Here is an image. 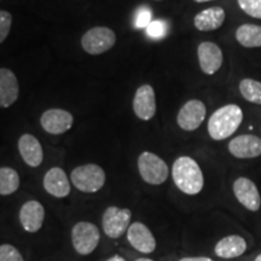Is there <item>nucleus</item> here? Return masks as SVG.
Returning <instances> with one entry per match:
<instances>
[{"label":"nucleus","instance_id":"nucleus-28","mask_svg":"<svg viewBox=\"0 0 261 261\" xmlns=\"http://www.w3.org/2000/svg\"><path fill=\"white\" fill-rule=\"evenodd\" d=\"M150 23H151V10H149L148 8H142L136 16V19H135L136 27L137 28L148 27Z\"/></svg>","mask_w":261,"mask_h":261},{"label":"nucleus","instance_id":"nucleus-9","mask_svg":"<svg viewBox=\"0 0 261 261\" xmlns=\"http://www.w3.org/2000/svg\"><path fill=\"white\" fill-rule=\"evenodd\" d=\"M233 195L237 201L250 212H257L261 207V196L255 182L249 178L240 177L233 182Z\"/></svg>","mask_w":261,"mask_h":261},{"label":"nucleus","instance_id":"nucleus-29","mask_svg":"<svg viewBox=\"0 0 261 261\" xmlns=\"http://www.w3.org/2000/svg\"><path fill=\"white\" fill-rule=\"evenodd\" d=\"M179 261H214L212 260L211 257L205 256H189V257H182Z\"/></svg>","mask_w":261,"mask_h":261},{"label":"nucleus","instance_id":"nucleus-10","mask_svg":"<svg viewBox=\"0 0 261 261\" xmlns=\"http://www.w3.org/2000/svg\"><path fill=\"white\" fill-rule=\"evenodd\" d=\"M197 57L201 70L207 75H214L224 62L223 51L213 41L201 42L197 47Z\"/></svg>","mask_w":261,"mask_h":261},{"label":"nucleus","instance_id":"nucleus-6","mask_svg":"<svg viewBox=\"0 0 261 261\" xmlns=\"http://www.w3.org/2000/svg\"><path fill=\"white\" fill-rule=\"evenodd\" d=\"M116 42V34L108 27H93L81 38V46L89 55H102L109 51Z\"/></svg>","mask_w":261,"mask_h":261},{"label":"nucleus","instance_id":"nucleus-23","mask_svg":"<svg viewBox=\"0 0 261 261\" xmlns=\"http://www.w3.org/2000/svg\"><path fill=\"white\" fill-rule=\"evenodd\" d=\"M238 90L247 102L261 106V81L246 77L240 81Z\"/></svg>","mask_w":261,"mask_h":261},{"label":"nucleus","instance_id":"nucleus-22","mask_svg":"<svg viewBox=\"0 0 261 261\" xmlns=\"http://www.w3.org/2000/svg\"><path fill=\"white\" fill-rule=\"evenodd\" d=\"M19 188V175L14 168H0V194L8 196L14 194Z\"/></svg>","mask_w":261,"mask_h":261},{"label":"nucleus","instance_id":"nucleus-26","mask_svg":"<svg viewBox=\"0 0 261 261\" xmlns=\"http://www.w3.org/2000/svg\"><path fill=\"white\" fill-rule=\"evenodd\" d=\"M12 25V15L9 11L2 10L0 11V42H4L8 38Z\"/></svg>","mask_w":261,"mask_h":261},{"label":"nucleus","instance_id":"nucleus-3","mask_svg":"<svg viewBox=\"0 0 261 261\" xmlns=\"http://www.w3.org/2000/svg\"><path fill=\"white\" fill-rule=\"evenodd\" d=\"M71 182L79 191L93 194L106 184V172L96 163H87L74 168L70 174Z\"/></svg>","mask_w":261,"mask_h":261},{"label":"nucleus","instance_id":"nucleus-4","mask_svg":"<svg viewBox=\"0 0 261 261\" xmlns=\"http://www.w3.org/2000/svg\"><path fill=\"white\" fill-rule=\"evenodd\" d=\"M138 171L143 180L150 185H161L167 180V163L154 152L144 151L138 158Z\"/></svg>","mask_w":261,"mask_h":261},{"label":"nucleus","instance_id":"nucleus-8","mask_svg":"<svg viewBox=\"0 0 261 261\" xmlns=\"http://www.w3.org/2000/svg\"><path fill=\"white\" fill-rule=\"evenodd\" d=\"M207 109L204 103L200 99H191L180 108L177 115V123L181 129L191 130L197 129L204 121Z\"/></svg>","mask_w":261,"mask_h":261},{"label":"nucleus","instance_id":"nucleus-24","mask_svg":"<svg viewBox=\"0 0 261 261\" xmlns=\"http://www.w3.org/2000/svg\"><path fill=\"white\" fill-rule=\"evenodd\" d=\"M237 3L248 16L261 19V0H237Z\"/></svg>","mask_w":261,"mask_h":261},{"label":"nucleus","instance_id":"nucleus-27","mask_svg":"<svg viewBox=\"0 0 261 261\" xmlns=\"http://www.w3.org/2000/svg\"><path fill=\"white\" fill-rule=\"evenodd\" d=\"M146 33L150 38L160 39L163 38L167 33V25L162 21H152L148 27H146Z\"/></svg>","mask_w":261,"mask_h":261},{"label":"nucleus","instance_id":"nucleus-5","mask_svg":"<svg viewBox=\"0 0 261 261\" xmlns=\"http://www.w3.org/2000/svg\"><path fill=\"white\" fill-rule=\"evenodd\" d=\"M100 240L99 228L89 221L75 224L71 230V243L80 255H89L98 247Z\"/></svg>","mask_w":261,"mask_h":261},{"label":"nucleus","instance_id":"nucleus-14","mask_svg":"<svg viewBox=\"0 0 261 261\" xmlns=\"http://www.w3.org/2000/svg\"><path fill=\"white\" fill-rule=\"evenodd\" d=\"M127 241L140 253L150 254L156 249V240L150 228L143 223H133L127 230Z\"/></svg>","mask_w":261,"mask_h":261},{"label":"nucleus","instance_id":"nucleus-20","mask_svg":"<svg viewBox=\"0 0 261 261\" xmlns=\"http://www.w3.org/2000/svg\"><path fill=\"white\" fill-rule=\"evenodd\" d=\"M247 250V241L238 234H230L215 244V255L221 259H233L243 255Z\"/></svg>","mask_w":261,"mask_h":261},{"label":"nucleus","instance_id":"nucleus-32","mask_svg":"<svg viewBox=\"0 0 261 261\" xmlns=\"http://www.w3.org/2000/svg\"><path fill=\"white\" fill-rule=\"evenodd\" d=\"M196 3H207V2H213V0H194Z\"/></svg>","mask_w":261,"mask_h":261},{"label":"nucleus","instance_id":"nucleus-18","mask_svg":"<svg viewBox=\"0 0 261 261\" xmlns=\"http://www.w3.org/2000/svg\"><path fill=\"white\" fill-rule=\"evenodd\" d=\"M19 85L15 73L8 68L0 69V107L9 108L18 99Z\"/></svg>","mask_w":261,"mask_h":261},{"label":"nucleus","instance_id":"nucleus-7","mask_svg":"<svg viewBox=\"0 0 261 261\" xmlns=\"http://www.w3.org/2000/svg\"><path fill=\"white\" fill-rule=\"evenodd\" d=\"M130 219H132V212L128 208H119L114 205L108 207L104 211L102 218L104 233L113 240L120 238L127 232L130 226Z\"/></svg>","mask_w":261,"mask_h":261},{"label":"nucleus","instance_id":"nucleus-11","mask_svg":"<svg viewBox=\"0 0 261 261\" xmlns=\"http://www.w3.org/2000/svg\"><path fill=\"white\" fill-rule=\"evenodd\" d=\"M41 127L50 135H62L71 128L74 117L71 113L64 109H48L40 117Z\"/></svg>","mask_w":261,"mask_h":261},{"label":"nucleus","instance_id":"nucleus-25","mask_svg":"<svg viewBox=\"0 0 261 261\" xmlns=\"http://www.w3.org/2000/svg\"><path fill=\"white\" fill-rule=\"evenodd\" d=\"M0 261H24L17 248L11 244H2L0 247Z\"/></svg>","mask_w":261,"mask_h":261},{"label":"nucleus","instance_id":"nucleus-16","mask_svg":"<svg viewBox=\"0 0 261 261\" xmlns=\"http://www.w3.org/2000/svg\"><path fill=\"white\" fill-rule=\"evenodd\" d=\"M18 151L23 161L29 167L37 168L44 160V151L38 138L31 133H24L18 139Z\"/></svg>","mask_w":261,"mask_h":261},{"label":"nucleus","instance_id":"nucleus-31","mask_svg":"<svg viewBox=\"0 0 261 261\" xmlns=\"http://www.w3.org/2000/svg\"><path fill=\"white\" fill-rule=\"evenodd\" d=\"M136 261H154V260L148 259V257H140V259H137Z\"/></svg>","mask_w":261,"mask_h":261},{"label":"nucleus","instance_id":"nucleus-12","mask_svg":"<svg viewBox=\"0 0 261 261\" xmlns=\"http://www.w3.org/2000/svg\"><path fill=\"white\" fill-rule=\"evenodd\" d=\"M228 152L236 159H255L261 156V138L255 135H241L228 142Z\"/></svg>","mask_w":261,"mask_h":261},{"label":"nucleus","instance_id":"nucleus-17","mask_svg":"<svg viewBox=\"0 0 261 261\" xmlns=\"http://www.w3.org/2000/svg\"><path fill=\"white\" fill-rule=\"evenodd\" d=\"M42 184H44V189L46 192L54 197L63 198L70 194L69 179L63 169L60 167L48 169L45 174L44 180H42Z\"/></svg>","mask_w":261,"mask_h":261},{"label":"nucleus","instance_id":"nucleus-2","mask_svg":"<svg viewBox=\"0 0 261 261\" xmlns=\"http://www.w3.org/2000/svg\"><path fill=\"white\" fill-rule=\"evenodd\" d=\"M243 121V112L237 104H227L217 109L208 120V133L214 140H224L233 135Z\"/></svg>","mask_w":261,"mask_h":261},{"label":"nucleus","instance_id":"nucleus-33","mask_svg":"<svg viewBox=\"0 0 261 261\" xmlns=\"http://www.w3.org/2000/svg\"><path fill=\"white\" fill-rule=\"evenodd\" d=\"M254 261H261V254H259V255L255 257V260H254Z\"/></svg>","mask_w":261,"mask_h":261},{"label":"nucleus","instance_id":"nucleus-13","mask_svg":"<svg viewBox=\"0 0 261 261\" xmlns=\"http://www.w3.org/2000/svg\"><path fill=\"white\" fill-rule=\"evenodd\" d=\"M133 112L143 121H149L156 114V96L152 86L142 85L133 97Z\"/></svg>","mask_w":261,"mask_h":261},{"label":"nucleus","instance_id":"nucleus-15","mask_svg":"<svg viewBox=\"0 0 261 261\" xmlns=\"http://www.w3.org/2000/svg\"><path fill=\"white\" fill-rule=\"evenodd\" d=\"M45 219V210L39 201L32 200L23 203L19 210V223L27 232L34 233L40 230Z\"/></svg>","mask_w":261,"mask_h":261},{"label":"nucleus","instance_id":"nucleus-1","mask_svg":"<svg viewBox=\"0 0 261 261\" xmlns=\"http://www.w3.org/2000/svg\"><path fill=\"white\" fill-rule=\"evenodd\" d=\"M175 187L187 195H197L204 187V177L198 163L189 156H180L172 167Z\"/></svg>","mask_w":261,"mask_h":261},{"label":"nucleus","instance_id":"nucleus-30","mask_svg":"<svg viewBox=\"0 0 261 261\" xmlns=\"http://www.w3.org/2000/svg\"><path fill=\"white\" fill-rule=\"evenodd\" d=\"M106 261H126V260L120 255H114L112 257H109V259H107Z\"/></svg>","mask_w":261,"mask_h":261},{"label":"nucleus","instance_id":"nucleus-19","mask_svg":"<svg viewBox=\"0 0 261 261\" xmlns=\"http://www.w3.org/2000/svg\"><path fill=\"white\" fill-rule=\"evenodd\" d=\"M226 18V12L221 6H212V8L202 10L194 18L196 29L201 32H212L219 29L224 24Z\"/></svg>","mask_w":261,"mask_h":261},{"label":"nucleus","instance_id":"nucleus-21","mask_svg":"<svg viewBox=\"0 0 261 261\" xmlns=\"http://www.w3.org/2000/svg\"><path fill=\"white\" fill-rule=\"evenodd\" d=\"M234 37L238 44L247 48L261 47V25L244 23L236 29Z\"/></svg>","mask_w":261,"mask_h":261},{"label":"nucleus","instance_id":"nucleus-34","mask_svg":"<svg viewBox=\"0 0 261 261\" xmlns=\"http://www.w3.org/2000/svg\"><path fill=\"white\" fill-rule=\"evenodd\" d=\"M156 2H160V0H156Z\"/></svg>","mask_w":261,"mask_h":261}]
</instances>
